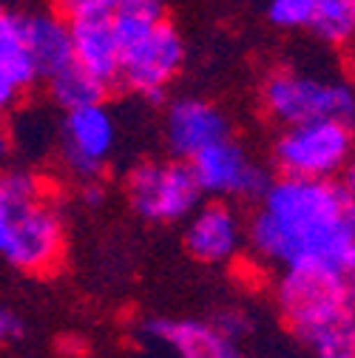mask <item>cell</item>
<instances>
[{
    "instance_id": "cell-1",
    "label": "cell",
    "mask_w": 355,
    "mask_h": 358,
    "mask_svg": "<svg viewBox=\"0 0 355 358\" xmlns=\"http://www.w3.org/2000/svg\"><path fill=\"white\" fill-rule=\"evenodd\" d=\"M250 245L284 267H355L352 179L279 176L261 191V208L250 225Z\"/></svg>"
},
{
    "instance_id": "cell-2",
    "label": "cell",
    "mask_w": 355,
    "mask_h": 358,
    "mask_svg": "<svg viewBox=\"0 0 355 358\" xmlns=\"http://www.w3.org/2000/svg\"><path fill=\"white\" fill-rule=\"evenodd\" d=\"M279 307L316 358H355L352 276L327 267H284Z\"/></svg>"
},
{
    "instance_id": "cell-3",
    "label": "cell",
    "mask_w": 355,
    "mask_h": 358,
    "mask_svg": "<svg viewBox=\"0 0 355 358\" xmlns=\"http://www.w3.org/2000/svg\"><path fill=\"white\" fill-rule=\"evenodd\" d=\"M261 103H264V111L282 125L324 120V117L349 120L355 108L349 83L327 74L296 71V69L273 71L264 80Z\"/></svg>"
},
{
    "instance_id": "cell-4",
    "label": "cell",
    "mask_w": 355,
    "mask_h": 358,
    "mask_svg": "<svg viewBox=\"0 0 355 358\" xmlns=\"http://www.w3.org/2000/svg\"><path fill=\"white\" fill-rule=\"evenodd\" d=\"M352 157L349 120H307L284 125L276 140L273 159L284 176L304 179H335Z\"/></svg>"
},
{
    "instance_id": "cell-5",
    "label": "cell",
    "mask_w": 355,
    "mask_h": 358,
    "mask_svg": "<svg viewBox=\"0 0 355 358\" xmlns=\"http://www.w3.org/2000/svg\"><path fill=\"white\" fill-rule=\"evenodd\" d=\"M128 196L134 210L151 222H180L202 202V191L182 162H140L128 173Z\"/></svg>"
},
{
    "instance_id": "cell-6",
    "label": "cell",
    "mask_w": 355,
    "mask_h": 358,
    "mask_svg": "<svg viewBox=\"0 0 355 358\" xmlns=\"http://www.w3.org/2000/svg\"><path fill=\"white\" fill-rule=\"evenodd\" d=\"M185 43L168 20L157 23L148 34L128 43L119 52V83L151 103L165 97V88L182 71Z\"/></svg>"
},
{
    "instance_id": "cell-7",
    "label": "cell",
    "mask_w": 355,
    "mask_h": 358,
    "mask_svg": "<svg viewBox=\"0 0 355 358\" xmlns=\"http://www.w3.org/2000/svg\"><path fill=\"white\" fill-rule=\"evenodd\" d=\"M63 253V222L57 210L43 199L15 202L6 248L0 256H6L15 267L29 273L52 271Z\"/></svg>"
},
{
    "instance_id": "cell-8",
    "label": "cell",
    "mask_w": 355,
    "mask_h": 358,
    "mask_svg": "<svg viewBox=\"0 0 355 358\" xmlns=\"http://www.w3.org/2000/svg\"><path fill=\"white\" fill-rule=\"evenodd\" d=\"M191 173L202 196H236V199H256L268 188V173H264L242 145L231 137L219 140L188 159Z\"/></svg>"
},
{
    "instance_id": "cell-9",
    "label": "cell",
    "mask_w": 355,
    "mask_h": 358,
    "mask_svg": "<svg viewBox=\"0 0 355 358\" xmlns=\"http://www.w3.org/2000/svg\"><path fill=\"white\" fill-rule=\"evenodd\" d=\"M117 145V122L103 103L66 111L60 154L71 173L82 179H94L103 165L111 159Z\"/></svg>"
},
{
    "instance_id": "cell-10",
    "label": "cell",
    "mask_w": 355,
    "mask_h": 358,
    "mask_svg": "<svg viewBox=\"0 0 355 358\" xmlns=\"http://www.w3.org/2000/svg\"><path fill=\"white\" fill-rule=\"evenodd\" d=\"M165 137H168L171 151L188 162L202 148L231 137V128H228L225 114H222L213 103L185 97V100H176L168 108Z\"/></svg>"
},
{
    "instance_id": "cell-11",
    "label": "cell",
    "mask_w": 355,
    "mask_h": 358,
    "mask_svg": "<svg viewBox=\"0 0 355 358\" xmlns=\"http://www.w3.org/2000/svg\"><path fill=\"white\" fill-rule=\"evenodd\" d=\"M71 60L100 80L106 88L119 83V43L111 26V15H92L68 20Z\"/></svg>"
},
{
    "instance_id": "cell-12",
    "label": "cell",
    "mask_w": 355,
    "mask_h": 358,
    "mask_svg": "<svg viewBox=\"0 0 355 358\" xmlns=\"http://www.w3.org/2000/svg\"><path fill=\"white\" fill-rule=\"evenodd\" d=\"M188 219L191 222L185 231V245L199 262H228L236 256L242 245V225L228 205H196Z\"/></svg>"
},
{
    "instance_id": "cell-13",
    "label": "cell",
    "mask_w": 355,
    "mask_h": 358,
    "mask_svg": "<svg viewBox=\"0 0 355 358\" xmlns=\"http://www.w3.org/2000/svg\"><path fill=\"white\" fill-rule=\"evenodd\" d=\"M23 26V43L31 57L37 77H52L60 69H66L71 60V34L68 20L57 12H31L20 17Z\"/></svg>"
},
{
    "instance_id": "cell-14",
    "label": "cell",
    "mask_w": 355,
    "mask_h": 358,
    "mask_svg": "<svg viewBox=\"0 0 355 358\" xmlns=\"http://www.w3.org/2000/svg\"><path fill=\"white\" fill-rule=\"evenodd\" d=\"M148 333L168 347H173L182 358H236L231 336L202 322H151Z\"/></svg>"
},
{
    "instance_id": "cell-15",
    "label": "cell",
    "mask_w": 355,
    "mask_h": 358,
    "mask_svg": "<svg viewBox=\"0 0 355 358\" xmlns=\"http://www.w3.org/2000/svg\"><path fill=\"white\" fill-rule=\"evenodd\" d=\"M34 80L37 74L26 52V43H23L20 15L9 12L0 3V85H6L20 94Z\"/></svg>"
},
{
    "instance_id": "cell-16",
    "label": "cell",
    "mask_w": 355,
    "mask_h": 358,
    "mask_svg": "<svg viewBox=\"0 0 355 358\" xmlns=\"http://www.w3.org/2000/svg\"><path fill=\"white\" fill-rule=\"evenodd\" d=\"M106 92L108 88L100 80H94L88 71H82L77 63H68L66 69H60L57 74L49 77V94L63 111L82 108V106H92V103H103Z\"/></svg>"
},
{
    "instance_id": "cell-17",
    "label": "cell",
    "mask_w": 355,
    "mask_h": 358,
    "mask_svg": "<svg viewBox=\"0 0 355 358\" xmlns=\"http://www.w3.org/2000/svg\"><path fill=\"white\" fill-rule=\"evenodd\" d=\"M307 31L330 46L349 43L355 34V0H313Z\"/></svg>"
},
{
    "instance_id": "cell-18",
    "label": "cell",
    "mask_w": 355,
    "mask_h": 358,
    "mask_svg": "<svg viewBox=\"0 0 355 358\" xmlns=\"http://www.w3.org/2000/svg\"><path fill=\"white\" fill-rule=\"evenodd\" d=\"M162 20H165L162 0H119V6L111 12V26H114V34L119 43V52L128 43L148 34Z\"/></svg>"
},
{
    "instance_id": "cell-19",
    "label": "cell",
    "mask_w": 355,
    "mask_h": 358,
    "mask_svg": "<svg viewBox=\"0 0 355 358\" xmlns=\"http://www.w3.org/2000/svg\"><path fill=\"white\" fill-rule=\"evenodd\" d=\"M313 0H270L268 20L279 29H307Z\"/></svg>"
},
{
    "instance_id": "cell-20",
    "label": "cell",
    "mask_w": 355,
    "mask_h": 358,
    "mask_svg": "<svg viewBox=\"0 0 355 358\" xmlns=\"http://www.w3.org/2000/svg\"><path fill=\"white\" fill-rule=\"evenodd\" d=\"M0 194L9 202H29L40 196V185L26 171H6V173H0Z\"/></svg>"
},
{
    "instance_id": "cell-21",
    "label": "cell",
    "mask_w": 355,
    "mask_h": 358,
    "mask_svg": "<svg viewBox=\"0 0 355 358\" xmlns=\"http://www.w3.org/2000/svg\"><path fill=\"white\" fill-rule=\"evenodd\" d=\"M119 6V0H55V12L66 20L92 17V15H111Z\"/></svg>"
},
{
    "instance_id": "cell-22",
    "label": "cell",
    "mask_w": 355,
    "mask_h": 358,
    "mask_svg": "<svg viewBox=\"0 0 355 358\" xmlns=\"http://www.w3.org/2000/svg\"><path fill=\"white\" fill-rule=\"evenodd\" d=\"M23 336V322L12 310H0V344H12Z\"/></svg>"
},
{
    "instance_id": "cell-23",
    "label": "cell",
    "mask_w": 355,
    "mask_h": 358,
    "mask_svg": "<svg viewBox=\"0 0 355 358\" xmlns=\"http://www.w3.org/2000/svg\"><path fill=\"white\" fill-rule=\"evenodd\" d=\"M15 100H17V92H12V88H6V85H0V114L9 111Z\"/></svg>"
},
{
    "instance_id": "cell-24",
    "label": "cell",
    "mask_w": 355,
    "mask_h": 358,
    "mask_svg": "<svg viewBox=\"0 0 355 358\" xmlns=\"http://www.w3.org/2000/svg\"><path fill=\"white\" fill-rule=\"evenodd\" d=\"M9 154V137H6V131L0 128V159H3Z\"/></svg>"
},
{
    "instance_id": "cell-25",
    "label": "cell",
    "mask_w": 355,
    "mask_h": 358,
    "mask_svg": "<svg viewBox=\"0 0 355 358\" xmlns=\"http://www.w3.org/2000/svg\"><path fill=\"white\" fill-rule=\"evenodd\" d=\"M0 3H3V6H6V3H9V0H0Z\"/></svg>"
}]
</instances>
